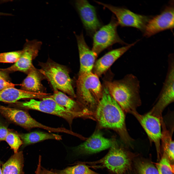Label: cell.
I'll use <instances>...</instances> for the list:
<instances>
[{"label":"cell","instance_id":"24","mask_svg":"<svg viewBox=\"0 0 174 174\" xmlns=\"http://www.w3.org/2000/svg\"><path fill=\"white\" fill-rule=\"evenodd\" d=\"M54 171L60 174H100L92 170L87 165L81 163Z\"/></svg>","mask_w":174,"mask_h":174},{"label":"cell","instance_id":"1","mask_svg":"<svg viewBox=\"0 0 174 174\" xmlns=\"http://www.w3.org/2000/svg\"><path fill=\"white\" fill-rule=\"evenodd\" d=\"M98 129H111L116 132L121 140L130 144L131 139L126 129L124 112L110 93L106 86L102 89V97L94 114Z\"/></svg>","mask_w":174,"mask_h":174},{"label":"cell","instance_id":"19","mask_svg":"<svg viewBox=\"0 0 174 174\" xmlns=\"http://www.w3.org/2000/svg\"><path fill=\"white\" fill-rule=\"evenodd\" d=\"M0 113L10 120L27 129H31L33 119L27 112L0 105Z\"/></svg>","mask_w":174,"mask_h":174},{"label":"cell","instance_id":"8","mask_svg":"<svg viewBox=\"0 0 174 174\" xmlns=\"http://www.w3.org/2000/svg\"><path fill=\"white\" fill-rule=\"evenodd\" d=\"M118 25L117 20L112 17L108 24L100 28L95 33L92 50L97 55L115 43L126 44L118 34L117 28Z\"/></svg>","mask_w":174,"mask_h":174},{"label":"cell","instance_id":"9","mask_svg":"<svg viewBox=\"0 0 174 174\" xmlns=\"http://www.w3.org/2000/svg\"><path fill=\"white\" fill-rule=\"evenodd\" d=\"M96 2L107 8L116 16L118 25L131 27L144 32L151 17L135 13L126 8L115 7L99 2Z\"/></svg>","mask_w":174,"mask_h":174},{"label":"cell","instance_id":"18","mask_svg":"<svg viewBox=\"0 0 174 174\" xmlns=\"http://www.w3.org/2000/svg\"><path fill=\"white\" fill-rule=\"evenodd\" d=\"M51 94L43 92L35 93L9 87L0 91V101L14 103L22 99H43L49 97Z\"/></svg>","mask_w":174,"mask_h":174},{"label":"cell","instance_id":"12","mask_svg":"<svg viewBox=\"0 0 174 174\" xmlns=\"http://www.w3.org/2000/svg\"><path fill=\"white\" fill-rule=\"evenodd\" d=\"M132 114L141 124L150 141L154 143L159 158L162 136L160 119L148 113L144 115H141L136 111Z\"/></svg>","mask_w":174,"mask_h":174},{"label":"cell","instance_id":"14","mask_svg":"<svg viewBox=\"0 0 174 174\" xmlns=\"http://www.w3.org/2000/svg\"><path fill=\"white\" fill-rule=\"evenodd\" d=\"M75 4L85 29L90 33H95L101 24L94 7L86 0H76Z\"/></svg>","mask_w":174,"mask_h":174},{"label":"cell","instance_id":"23","mask_svg":"<svg viewBox=\"0 0 174 174\" xmlns=\"http://www.w3.org/2000/svg\"><path fill=\"white\" fill-rule=\"evenodd\" d=\"M162 128L161 140L163 153L167 156L170 162L174 160V142L172 135L167 129L163 118L160 120Z\"/></svg>","mask_w":174,"mask_h":174},{"label":"cell","instance_id":"30","mask_svg":"<svg viewBox=\"0 0 174 174\" xmlns=\"http://www.w3.org/2000/svg\"><path fill=\"white\" fill-rule=\"evenodd\" d=\"M43 174H60L53 170H50L47 169H45L43 171Z\"/></svg>","mask_w":174,"mask_h":174},{"label":"cell","instance_id":"11","mask_svg":"<svg viewBox=\"0 0 174 174\" xmlns=\"http://www.w3.org/2000/svg\"><path fill=\"white\" fill-rule=\"evenodd\" d=\"M174 2L170 3L161 13L151 17L144 32L145 37H149L160 32L172 29L174 26Z\"/></svg>","mask_w":174,"mask_h":174},{"label":"cell","instance_id":"10","mask_svg":"<svg viewBox=\"0 0 174 174\" xmlns=\"http://www.w3.org/2000/svg\"><path fill=\"white\" fill-rule=\"evenodd\" d=\"M37 39L26 40L21 55L18 60L10 67L0 69L2 71L28 72L33 66V60L37 55L42 45Z\"/></svg>","mask_w":174,"mask_h":174},{"label":"cell","instance_id":"13","mask_svg":"<svg viewBox=\"0 0 174 174\" xmlns=\"http://www.w3.org/2000/svg\"><path fill=\"white\" fill-rule=\"evenodd\" d=\"M115 137L108 138L104 137L97 129L83 143L74 147L73 151L79 154H89L95 153L110 148Z\"/></svg>","mask_w":174,"mask_h":174},{"label":"cell","instance_id":"20","mask_svg":"<svg viewBox=\"0 0 174 174\" xmlns=\"http://www.w3.org/2000/svg\"><path fill=\"white\" fill-rule=\"evenodd\" d=\"M28 72L27 76L21 84L22 89L33 92H43L41 91L43 75L33 66Z\"/></svg>","mask_w":174,"mask_h":174},{"label":"cell","instance_id":"26","mask_svg":"<svg viewBox=\"0 0 174 174\" xmlns=\"http://www.w3.org/2000/svg\"><path fill=\"white\" fill-rule=\"evenodd\" d=\"M156 166L159 174H174L173 165L164 153Z\"/></svg>","mask_w":174,"mask_h":174},{"label":"cell","instance_id":"3","mask_svg":"<svg viewBox=\"0 0 174 174\" xmlns=\"http://www.w3.org/2000/svg\"><path fill=\"white\" fill-rule=\"evenodd\" d=\"M102 94V88L96 75L91 72L79 75L77 81L76 101L94 115Z\"/></svg>","mask_w":174,"mask_h":174},{"label":"cell","instance_id":"6","mask_svg":"<svg viewBox=\"0 0 174 174\" xmlns=\"http://www.w3.org/2000/svg\"><path fill=\"white\" fill-rule=\"evenodd\" d=\"M21 107L61 117L65 120L71 126L73 120L76 118L86 119L82 115L70 111L57 103L50 96L37 100L31 99L22 103Z\"/></svg>","mask_w":174,"mask_h":174},{"label":"cell","instance_id":"31","mask_svg":"<svg viewBox=\"0 0 174 174\" xmlns=\"http://www.w3.org/2000/svg\"><path fill=\"white\" fill-rule=\"evenodd\" d=\"M41 166V162L39 161L38 162L37 167L35 172L36 174H39Z\"/></svg>","mask_w":174,"mask_h":174},{"label":"cell","instance_id":"22","mask_svg":"<svg viewBox=\"0 0 174 174\" xmlns=\"http://www.w3.org/2000/svg\"><path fill=\"white\" fill-rule=\"evenodd\" d=\"M25 145L35 143L44 140L53 139L60 140L62 139L61 136L53 133H49L40 131H34L22 134L20 135Z\"/></svg>","mask_w":174,"mask_h":174},{"label":"cell","instance_id":"28","mask_svg":"<svg viewBox=\"0 0 174 174\" xmlns=\"http://www.w3.org/2000/svg\"><path fill=\"white\" fill-rule=\"evenodd\" d=\"M5 140L11 148L16 153L18 152L20 146L23 144L22 141L18 135L15 133L9 132Z\"/></svg>","mask_w":174,"mask_h":174},{"label":"cell","instance_id":"21","mask_svg":"<svg viewBox=\"0 0 174 174\" xmlns=\"http://www.w3.org/2000/svg\"><path fill=\"white\" fill-rule=\"evenodd\" d=\"M23 162L22 152L14 153L3 165L2 174H22Z\"/></svg>","mask_w":174,"mask_h":174},{"label":"cell","instance_id":"5","mask_svg":"<svg viewBox=\"0 0 174 174\" xmlns=\"http://www.w3.org/2000/svg\"><path fill=\"white\" fill-rule=\"evenodd\" d=\"M40 66L41 68L39 71L50 82L54 90H60L73 98H76L72 80L65 67L50 60L40 63Z\"/></svg>","mask_w":174,"mask_h":174},{"label":"cell","instance_id":"15","mask_svg":"<svg viewBox=\"0 0 174 174\" xmlns=\"http://www.w3.org/2000/svg\"><path fill=\"white\" fill-rule=\"evenodd\" d=\"M75 35L80 63L79 75L91 72L97 55L87 44L82 33Z\"/></svg>","mask_w":174,"mask_h":174},{"label":"cell","instance_id":"7","mask_svg":"<svg viewBox=\"0 0 174 174\" xmlns=\"http://www.w3.org/2000/svg\"><path fill=\"white\" fill-rule=\"evenodd\" d=\"M168 68L165 79L157 102L151 110V115L160 118L164 109L174 100V60L173 54L168 56Z\"/></svg>","mask_w":174,"mask_h":174},{"label":"cell","instance_id":"33","mask_svg":"<svg viewBox=\"0 0 174 174\" xmlns=\"http://www.w3.org/2000/svg\"><path fill=\"white\" fill-rule=\"evenodd\" d=\"M0 174H2V169H1L0 166Z\"/></svg>","mask_w":174,"mask_h":174},{"label":"cell","instance_id":"4","mask_svg":"<svg viewBox=\"0 0 174 174\" xmlns=\"http://www.w3.org/2000/svg\"><path fill=\"white\" fill-rule=\"evenodd\" d=\"M94 169L106 168L113 174H123L130 167L131 160L127 152L115 138L107 154L95 161L81 162Z\"/></svg>","mask_w":174,"mask_h":174},{"label":"cell","instance_id":"32","mask_svg":"<svg viewBox=\"0 0 174 174\" xmlns=\"http://www.w3.org/2000/svg\"><path fill=\"white\" fill-rule=\"evenodd\" d=\"M11 15V14L8 13H3L0 12V16L1 15Z\"/></svg>","mask_w":174,"mask_h":174},{"label":"cell","instance_id":"16","mask_svg":"<svg viewBox=\"0 0 174 174\" xmlns=\"http://www.w3.org/2000/svg\"><path fill=\"white\" fill-rule=\"evenodd\" d=\"M137 42L112 50L105 54L94 64L93 67L94 73L98 76H101L115 61L134 46Z\"/></svg>","mask_w":174,"mask_h":174},{"label":"cell","instance_id":"29","mask_svg":"<svg viewBox=\"0 0 174 174\" xmlns=\"http://www.w3.org/2000/svg\"><path fill=\"white\" fill-rule=\"evenodd\" d=\"M9 132L6 127L0 124V141L5 140Z\"/></svg>","mask_w":174,"mask_h":174},{"label":"cell","instance_id":"2","mask_svg":"<svg viewBox=\"0 0 174 174\" xmlns=\"http://www.w3.org/2000/svg\"><path fill=\"white\" fill-rule=\"evenodd\" d=\"M105 85L124 112L132 114L141 105L140 82L133 74H127L119 80L106 81Z\"/></svg>","mask_w":174,"mask_h":174},{"label":"cell","instance_id":"17","mask_svg":"<svg viewBox=\"0 0 174 174\" xmlns=\"http://www.w3.org/2000/svg\"><path fill=\"white\" fill-rule=\"evenodd\" d=\"M50 97L58 104L67 110L80 114L86 119L95 121L93 113L85 108L77 101L74 100L62 92L55 90L53 94Z\"/></svg>","mask_w":174,"mask_h":174},{"label":"cell","instance_id":"27","mask_svg":"<svg viewBox=\"0 0 174 174\" xmlns=\"http://www.w3.org/2000/svg\"><path fill=\"white\" fill-rule=\"evenodd\" d=\"M22 51L0 53V63H15L19 59Z\"/></svg>","mask_w":174,"mask_h":174},{"label":"cell","instance_id":"25","mask_svg":"<svg viewBox=\"0 0 174 174\" xmlns=\"http://www.w3.org/2000/svg\"><path fill=\"white\" fill-rule=\"evenodd\" d=\"M135 166L138 174H159L157 168L148 161H138Z\"/></svg>","mask_w":174,"mask_h":174}]
</instances>
